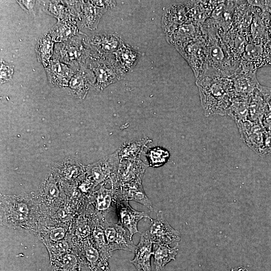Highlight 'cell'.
Segmentation results:
<instances>
[{
    "instance_id": "cell-32",
    "label": "cell",
    "mask_w": 271,
    "mask_h": 271,
    "mask_svg": "<svg viewBox=\"0 0 271 271\" xmlns=\"http://www.w3.org/2000/svg\"><path fill=\"white\" fill-rule=\"evenodd\" d=\"M113 196H114V190L102 189L96 198V207L97 210L103 213L109 210Z\"/></svg>"
},
{
    "instance_id": "cell-10",
    "label": "cell",
    "mask_w": 271,
    "mask_h": 271,
    "mask_svg": "<svg viewBox=\"0 0 271 271\" xmlns=\"http://www.w3.org/2000/svg\"><path fill=\"white\" fill-rule=\"evenodd\" d=\"M77 20L80 28L96 29L103 15L107 11L98 7L91 1H75Z\"/></svg>"
},
{
    "instance_id": "cell-6",
    "label": "cell",
    "mask_w": 271,
    "mask_h": 271,
    "mask_svg": "<svg viewBox=\"0 0 271 271\" xmlns=\"http://www.w3.org/2000/svg\"><path fill=\"white\" fill-rule=\"evenodd\" d=\"M192 68L196 79L203 74L205 67L206 39L202 34L195 39L176 48Z\"/></svg>"
},
{
    "instance_id": "cell-3",
    "label": "cell",
    "mask_w": 271,
    "mask_h": 271,
    "mask_svg": "<svg viewBox=\"0 0 271 271\" xmlns=\"http://www.w3.org/2000/svg\"><path fill=\"white\" fill-rule=\"evenodd\" d=\"M95 51L90 44L89 38L79 32L67 41L56 43L52 59L78 70L85 66L88 59Z\"/></svg>"
},
{
    "instance_id": "cell-36",
    "label": "cell",
    "mask_w": 271,
    "mask_h": 271,
    "mask_svg": "<svg viewBox=\"0 0 271 271\" xmlns=\"http://www.w3.org/2000/svg\"><path fill=\"white\" fill-rule=\"evenodd\" d=\"M249 5L271 14V1H247Z\"/></svg>"
},
{
    "instance_id": "cell-33",
    "label": "cell",
    "mask_w": 271,
    "mask_h": 271,
    "mask_svg": "<svg viewBox=\"0 0 271 271\" xmlns=\"http://www.w3.org/2000/svg\"><path fill=\"white\" fill-rule=\"evenodd\" d=\"M78 264L76 256L72 254H66L59 259L55 266L60 271H73Z\"/></svg>"
},
{
    "instance_id": "cell-2",
    "label": "cell",
    "mask_w": 271,
    "mask_h": 271,
    "mask_svg": "<svg viewBox=\"0 0 271 271\" xmlns=\"http://www.w3.org/2000/svg\"><path fill=\"white\" fill-rule=\"evenodd\" d=\"M196 84L205 115H227L234 96L231 78L202 75L196 79Z\"/></svg>"
},
{
    "instance_id": "cell-47",
    "label": "cell",
    "mask_w": 271,
    "mask_h": 271,
    "mask_svg": "<svg viewBox=\"0 0 271 271\" xmlns=\"http://www.w3.org/2000/svg\"><path fill=\"white\" fill-rule=\"evenodd\" d=\"M82 271H94L89 265H87Z\"/></svg>"
},
{
    "instance_id": "cell-21",
    "label": "cell",
    "mask_w": 271,
    "mask_h": 271,
    "mask_svg": "<svg viewBox=\"0 0 271 271\" xmlns=\"http://www.w3.org/2000/svg\"><path fill=\"white\" fill-rule=\"evenodd\" d=\"M202 34L201 26L187 22L178 27L172 33L166 35L169 43L176 48L197 38Z\"/></svg>"
},
{
    "instance_id": "cell-34",
    "label": "cell",
    "mask_w": 271,
    "mask_h": 271,
    "mask_svg": "<svg viewBox=\"0 0 271 271\" xmlns=\"http://www.w3.org/2000/svg\"><path fill=\"white\" fill-rule=\"evenodd\" d=\"M11 210V215L16 221H22L26 219L28 216L29 210L26 204L17 202L14 204Z\"/></svg>"
},
{
    "instance_id": "cell-38",
    "label": "cell",
    "mask_w": 271,
    "mask_h": 271,
    "mask_svg": "<svg viewBox=\"0 0 271 271\" xmlns=\"http://www.w3.org/2000/svg\"><path fill=\"white\" fill-rule=\"evenodd\" d=\"M65 231L63 228L58 227L53 229L50 233V238L55 241H59L65 236Z\"/></svg>"
},
{
    "instance_id": "cell-37",
    "label": "cell",
    "mask_w": 271,
    "mask_h": 271,
    "mask_svg": "<svg viewBox=\"0 0 271 271\" xmlns=\"http://www.w3.org/2000/svg\"><path fill=\"white\" fill-rule=\"evenodd\" d=\"M21 7L29 13H35V7L38 1H17Z\"/></svg>"
},
{
    "instance_id": "cell-4",
    "label": "cell",
    "mask_w": 271,
    "mask_h": 271,
    "mask_svg": "<svg viewBox=\"0 0 271 271\" xmlns=\"http://www.w3.org/2000/svg\"><path fill=\"white\" fill-rule=\"evenodd\" d=\"M85 66L94 73V87L99 91L124 77L125 72L113 54H101L95 51L88 59Z\"/></svg>"
},
{
    "instance_id": "cell-14",
    "label": "cell",
    "mask_w": 271,
    "mask_h": 271,
    "mask_svg": "<svg viewBox=\"0 0 271 271\" xmlns=\"http://www.w3.org/2000/svg\"><path fill=\"white\" fill-rule=\"evenodd\" d=\"M192 1L175 4L168 8L162 18V27L166 36L188 21L187 13Z\"/></svg>"
},
{
    "instance_id": "cell-30",
    "label": "cell",
    "mask_w": 271,
    "mask_h": 271,
    "mask_svg": "<svg viewBox=\"0 0 271 271\" xmlns=\"http://www.w3.org/2000/svg\"><path fill=\"white\" fill-rule=\"evenodd\" d=\"M250 98L234 96L227 115L235 122L247 119Z\"/></svg>"
},
{
    "instance_id": "cell-48",
    "label": "cell",
    "mask_w": 271,
    "mask_h": 271,
    "mask_svg": "<svg viewBox=\"0 0 271 271\" xmlns=\"http://www.w3.org/2000/svg\"><path fill=\"white\" fill-rule=\"evenodd\" d=\"M269 37L271 41V20H270V22L269 28Z\"/></svg>"
},
{
    "instance_id": "cell-9",
    "label": "cell",
    "mask_w": 271,
    "mask_h": 271,
    "mask_svg": "<svg viewBox=\"0 0 271 271\" xmlns=\"http://www.w3.org/2000/svg\"><path fill=\"white\" fill-rule=\"evenodd\" d=\"M236 123L243 142L256 153L262 155L265 134L262 126L248 119Z\"/></svg>"
},
{
    "instance_id": "cell-24",
    "label": "cell",
    "mask_w": 271,
    "mask_h": 271,
    "mask_svg": "<svg viewBox=\"0 0 271 271\" xmlns=\"http://www.w3.org/2000/svg\"><path fill=\"white\" fill-rule=\"evenodd\" d=\"M134 252V257L130 262L138 270L151 271L150 260L153 254V242L142 234Z\"/></svg>"
},
{
    "instance_id": "cell-27",
    "label": "cell",
    "mask_w": 271,
    "mask_h": 271,
    "mask_svg": "<svg viewBox=\"0 0 271 271\" xmlns=\"http://www.w3.org/2000/svg\"><path fill=\"white\" fill-rule=\"evenodd\" d=\"M152 142L151 139L144 137L124 143L118 150L120 161L139 159L147 145Z\"/></svg>"
},
{
    "instance_id": "cell-28",
    "label": "cell",
    "mask_w": 271,
    "mask_h": 271,
    "mask_svg": "<svg viewBox=\"0 0 271 271\" xmlns=\"http://www.w3.org/2000/svg\"><path fill=\"white\" fill-rule=\"evenodd\" d=\"M113 54L125 73L134 67L141 56L139 51L124 43Z\"/></svg>"
},
{
    "instance_id": "cell-17",
    "label": "cell",
    "mask_w": 271,
    "mask_h": 271,
    "mask_svg": "<svg viewBox=\"0 0 271 271\" xmlns=\"http://www.w3.org/2000/svg\"><path fill=\"white\" fill-rule=\"evenodd\" d=\"M39 4L44 12L58 21L69 18L77 19L75 1H40Z\"/></svg>"
},
{
    "instance_id": "cell-29",
    "label": "cell",
    "mask_w": 271,
    "mask_h": 271,
    "mask_svg": "<svg viewBox=\"0 0 271 271\" xmlns=\"http://www.w3.org/2000/svg\"><path fill=\"white\" fill-rule=\"evenodd\" d=\"M55 44L48 33L41 37L36 44L35 51L38 61L45 68L48 66L52 58Z\"/></svg>"
},
{
    "instance_id": "cell-5",
    "label": "cell",
    "mask_w": 271,
    "mask_h": 271,
    "mask_svg": "<svg viewBox=\"0 0 271 271\" xmlns=\"http://www.w3.org/2000/svg\"><path fill=\"white\" fill-rule=\"evenodd\" d=\"M151 221V225L142 233L143 235L153 243L179 245L180 234L167 221L163 211H158L156 218Z\"/></svg>"
},
{
    "instance_id": "cell-15",
    "label": "cell",
    "mask_w": 271,
    "mask_h": 271,
    "mask_svg": "<svg viewBox=\"0 0 271 271\" xmlns=\"http://www.w3.org/2000/svg\"><path fill=\"white\" fill-rule=\"evenodd\" d=\"M256 72L255 71L240 69L231 77L234 96L247 98L251 97L260 85Z\"/></svg>"
},
{
    "instance_id": "cell-41",
    "label": "cell",
    "mask_w": 271,
    "mask_h": 271,
    "mask_svg": "<svg viewBox=\"0 0 271 271\" xmlns=\"http://www.w3.org/2000/svg\"><path fill=\"white\" fill-rule=\"evenodd\" d=\"M53 251L57 255H61L68 249V244L62 241H57L53 246Z\"/></svg>"
},
{
    "instance_id": "cell-8",
    "label": "cell",
    "mask_w": 271,
    "mask_h": 271,
    "mask_svg": "<svg viewBox=\"0 0 271 271\" xmlns=\"http://www.w3.org/2000/svg\"><path fill=\"white\" fill-rule=\"evenodd\" d=\"M148 167L140 159L121 160L117 172L112 177L114 188L142 183Z\"/></svg>"
},
{
    "instance_id": "cell-1",
    "label": "cell",
    "mask_w": 271,
    "mask_h": 271,
    "mask_svg": "<svg viewBox=\"0 0 271 271\" xmlns=\"http://www.w3.org/2000/svg\"><path fill=\"white\" fill-rule=\"evenodd\" d=\"M201 31L206 39V59L201 76L232 77L239 71L241 59L231 52L212 19L209 18L205 21L201 26Z\"/></svg>"
},
{
    "instance_id": "cell-22",
    "label": "cell",
    "mask_w": 271,
    "mask_h": 271,
    "mask_svg": "<svg viewBox=\"0 0 271 271\" xmlns=\"http://www.w3.org/2000/svg\"><path fill=\"white\" fill-rule=\"evenodd\" d=\"M92 48L101 54L115 53L123 43L122 38L115 33H99L89 38Z\"/></svg>"
},
{
    "instance_id": "cell-45",
    "label": "cell",
    "mask_w": 271,
    "mask_h": 271,
    "mask_svg": "<svg viewBox=\"0 0 271 271\" xmlns=\"http://www.w3.org/2000/svg\"><path fill=\"white\" fill-rule=\"evenodd\" d=\"M94 271H110L108 262L104 263L95 268Z\"/></svg>"
},
{
    "instance_id": "cell-18",
    "label": "cell",
    "mask_w": 271,
    "mask_h": 271,
    "mask_svg": "<svg viewBox=\"0 0 271 271\" xmlns=\"http://www.w3.org/2000/svg\"><path fill=\"white\" fill-rule=\"evenodd\" d=\"M120 160L118 151L111 156L90 166L89 174L95 183L103 180L108 175L114 176L117 171Z\"/></svg>"
},
{
    "instance_id": "cell-7",
    "label": "cell",
    "mask_w": 271,
    "mask_h": 271,
    "mask_svg": "<svg viewBox=\"0 0 271 271\" xmlns=\"http://www.w3.org/2000/svg\"><path fill=\"white\" fill-rule=\"evenodd\" d=\"M266 65H271V41L263 45L248 42L241 57L240 69L256 71Z\"/></svg>"
},
{
    "instance_id": "cell-20",
    "label": "cell",
    "mask_w": 271,
    "mask_h": 271,
    "mask_svg": "<svg viewBox=\"0 0 271 271\" xmlns=\"http://www.w3.org/2000/svg\"><path fill=\"white\" fill-rule=\"evenodd\" d=\"M113 190L115 201L132 200L144 205L151 211L153 210L152 202L147 197L142 183L119 187Z\"/></svg>"
},
{
    "instance_id": "cell-11",
    "label": "cell",
    "mask_w": 271,
    "mask_h": 271,
    "mask_svg": "<svg viewBox=\"0 0 271 271\" xmlns=\"http://www.w3.org/2000/svg\"><path fill=\"white\" fill-rule=\"evenodd\" d=\"M103 226L106 241L110 250L122 249L134 252L136 245L126 229L118 224L106 222Z\"/></svg>"
},
{
    "instance_id": "cell-39",
    "label": "cell",
    "mask_w": 271,
    "mask_h": 271,
    "mask_svg": "<svg viewBox=\"0 0 271 271\" xmlns=\"http://www.w3.org/2000/svg\"><path fill=\"white\" fill-rule=\"evenodd\" d=\"M258 89L271 109V87L260 84Z\"/></svg>"
},
{
    "instance_id": "cell-12",
    "label": "cell",
    "mask_w": 271,
    "mask_h": 271,
    "mask_svg": "<svg viewBox=\"0 0 271 271\" xmlns=\"http://www.w3.org/2000/svg\"><path fill=\"white\" fill-rule=\"evenodd\" d=\"M128 201H116L118 224L127 230L132 238L134 234L139 232L137 226L140 220L144 218H148L151 220L153 219L146 212L138 211L132 208Z\"/></svg>"
},
{
    "instance_id": "cell-40",
    "label": "cell",
    "mask_w": 271,
    "mask_h": 271,
    "mask_svg": "<svg viewBox=\"0 0 271 271\" xmlns=\"http://www.w3.org/2000/svg\"><path fill=\"white\" fill-rule=\"evenodd\" d=\"M91 2L94 5L107 11L114 8L116 4V2L114 1H91Z\"/></svg>"
},
{
    "instance_id": "cell-23",
    "label": "cell",
    "mask_w": 271,
    "mask_h": 271,
    "mask_svg": "<svg viewBox=\"0 0 271 271\" xmlns=\"http://www.w3.org/2000/svg\"><path fill=\"white\" fill-rule=\"evenodd\" d=\"M80 29L77 19L69 18L58 21L48 33L55 43H60L76 36Z\"/></svg>"
},
{
    "instance_id": "cell-46",
    "label": "cell",
    "mask_w": 271,
    "mask_h": 271,
    "mask_svg": "<svg viewBox=\"0 0 271 271\" xmlns=\"http://www.w3.org/2000/svg\"><path fill=\"white\" fill-rule=\"evenodd\" d=\"M231 271H248L245 267L243 266H238L232 268Z\"/></svg>"
},
{
    "instance_id": "cell-35",
    "label": "cell",
    "mask_w": 271,
    "mask_h": 271,
    "mask_svg": "<svg viewBox=\"0 0 271 271\" xmlns=\"http://www.w3.org/2000/svg\"><path fill=\"white\" fill-rule=\"evenodd\" d=\"M14 74V67L3 60L1 61L0 82L2 84L10 80Z\"/></svg>"
},
{
    "instance_id": "cell-31",
    "label": "cell",
    "mask_w": 271,
    "mask_h": 271,
    "mask_svg": "<svg viewBox=\"0 0 271 271\" xmlns=\"http://www.w3.org/2000/svg\"><path fill=\"white\" fill-rule=\"evenodd\" d=\"M145 155L148 162V166L154 168L164 165L170 158L169 151L161 147L150 148Z\"/></svg>"
},
{
    "instance_id": "cell-13",
    "label": "cell",
    "mask_w": 271,
    "mask_h": 271,
    "mask_svg": "<svg viewBox=\"0 0 271 271\" xmlns=\"http://www.w3.org/2000/svg\"><path fill=\"white\" fill-rule=\"evenodd\" d=\"M253 18L250 28V42L261 45L270 42L269 28L271 14L262 12L255 7H253Z\"/></svg>"
},
{
    "instance_id": "cell-16",
    "label": "cell",
    "mask_w": 271,
    "mask_h": 271,
    "mask_svg": "<svg viewBox=\"0 0 271 271\" xmlns=\"http://www.w3.org/2000/svg\"><path fill=\"white\" fill-rule=\"evenodd\" d=\"M49 82L58 87H68L69 82L77 70L57 59H51L45 68Z\"/></svg>"
},
{
    "instance_id": "cell-26",
    "label": "cell",
    "mask_w": 271,
    "mask_h": 271,
    "mask_svg": "<svg viewBox=\"0 0 271 271\" xmlns=\"http://www.w3.org/2000/svg\"><path fill=\"white\" fill-rule=\"evenodd\" d=\"M178 250V246L171 247L169 245L153 243V255L156 270L162 269L170 261L175 260Z\"/></svg>"
},
{
    "instance_id": "cell-25",
    "label": "cell",
    "mask_w": 271,
    "mask_h": 271,
    "mask_svg": "<svg viewBox=\"0 0 271 271\" xmlns=\"http://www.w3.org/2000/svg\"><path fill=\"white\" fill-rule=\"evenodd\" d=\"M270 108L257 89L249 99L247 119L261 125L262 120Z\"/></svg>"
},
{
    "instance_id": "cell-44",
    "label": "cell",
    "mask_w": 271,
    "mask_h": 271,
    "mask_svg": "<svg viewBox=\"0 0 271 271\" xmlns=\"http://www.w3.org/2000/svg\"><path fill=\"white\" fill-rule=\"evenodd\" d=\"M91 232L90 227L87 224L81 225L78 228V234L82 237L88 236Z\"/></svg>"
},
{
    "instance_id": "cell-19",
    "label": "cell",
    "mask_w": 271,
    "mask_h": 271,
    "mask_svg": "<svg viewBox=\"0 0 271 271\" xmlns=\"http://www.w3.org/2000/svg\"><path fill=\"white\" fill-rule=\"evenodd\" d=\"M95 82V78L93 72L84 66L79 68L72 76L68 87L74 95L83 99L90 86H94Z\"/></svg>"
},
{
    "instance_id": "cell-42",
    "label": "cell",
    "mask_w": 271,
    "mask_h": 271,
    "mask_svg": "<svg viewBox=\"0 0 271 271\" xmlns=\"http://www.w3.org/2000/svg\"><path fill=\"white\" fill-rule=\"evenodd\" d=\"M268 154H271V131L265 130L262 155Z\"/></svg>"
},
{
    "instance_id": "cell-43",
    "label": "cell",
    "mask_w": 271,
    "mask_h": 271,
    "mask_svg": "<svg viewBox=\"0 0 271 271\" xmlns=\"http://www.w3.org/2000/svg\"><path fill=\"white\" fill-rule=\"evenodd\" d=\"M45 191L47 195L50 198L57 197L58 194V190L56 185L52 183H49L46 185Z\"/></svg>"
}]
</instances>
